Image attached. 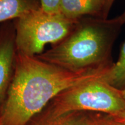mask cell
Segmentation results:
<instances>
[{"label": "cell", "instance_id": "1", "mask_svg": "<svg viewBox=\"0 0 125 125\" xmlns=\"http://www.w3.org/2000/svg\"><path fill=\"white\" fill-rule=\"evenodd\" d=\"M109 70L72 72L36 56L17 53L13 77L0 109V120L4 125H29L60 92L105 77Z\"/></svg>", "mask_w": 125, "mask_h": 125}, {"label": "cell", "instance_id": "2", "mask_svg": "<svg viewBox=\"0 0 125 125\" xmlns=\"http://www.w3.org/2000/svg\"><path fill=\"white\" fill-rule=\"evenodd\" d=\"M123 25L119 16L84 17L65 38L36 57L72 72L111 68L113 47Z\"/></svg>", "mask_w": 125, "mask_h": 125}, {"label": "cell", "instance_id": "3", "mask_svg": "<svg viewBox=\"0 0 125 125\" xmlns=\"http://www.w3.org/2000/svg\"><path fill=\"white\" fill-rule=\"evenodd\" d=\"M104 78L86 81L60 92L33 120L45 121L71 112H100L111 116L125 112L121 90Z\"/></svg>", "mask_w": 125, "mask_h": 125}, {"label": "cell", "instance_id": "4", "mask_svg": "<svg viewBox=\"0 0 125 125\" xmlns=\"http://www.w3.org/2000/svg\"><path fill=\"white\" fill-rule=\"evenodd\" d=\"M77 21L61 13H48L41 7L28 12L13 22L17 53L29 56L41 54L46 45L53 46L65 38Z\"/></svg>", "mask_w": 125, "mask_h": 125}, {"label": "cell", "instance_id": "5", "mask_svg": "<svg viewBox=\"0 0 125 125\" xmlns=\"http://www.w3.org/2000/svg\"><path fill=\"white\" fill-rule=\"evenodd\" d=\"M10 21L0 27V109L13 77L17 54L15 26Z\"/></svg>", "mask_w": 125, "mask_h": 125}, {"label": "cell", "instance_id": "6", "mask_svg": "<svg viewBox=\"0 0 125 125\" xmlns=\"http://www.w3.org/2000/svg\"><path fill=\"white\" fill-rule=\"evenodd\" d=\"M115 0H62L60 13L70 19L108 18Z\"/></svg>", "mask_w": 125, "mask_h": 125}, {"label": "cell", "instance_id": "7", "mask_svg": "<svg viewBox=\"0 0 125 125\" xmlns=\"http://www.w3.org/2000/svg\"><path fill=\"white\" fill-rule=\"evenodd\" d=\"M40 7V0H0V23L15 20Z\"/></svg>", "mask_w": 125, "mask_h": 125}, {"label": "cell", "instance_id": "8", "mask_svg": "<svg viewBox=\"0 0 125 125\" xmlns=\"http://www.w3.org/2000/svg\"><path fill=\"white\" fill-rule=\"evenodd\" d=\"M89 112H71L45 121H33L30 125H89L93 115Z\"/></svg>", "mask_w": 125, "mask_h": 125}, {"label": "cell", "instance_id": "9", "mask_svg": "<svg viewBox=\"0 0 125 125\" xmlns=\"http://www.w3.org/2000/svg\"><path fill=\"white\" fill-rule=\"evenodd\" d=\"M104 79L118 89H125V40L119 49L116 62H114Z\"/></svg>", "mask_w": 125, "mask_h": 125}, {"label": "cell", "instance_id": "10", "mask_svg": "<svg viewBox=\"0 0 125 125\" xmlns=\"http://www.w3.org/2000/svg\"><path fill=\"white\" fill-rule=\"evenodd\" d=\"M41 8L51 13H60L62 0H40Z\"/></svg>", "mask_w": 125, "mask_h": 125}, {"label": "cell", "instance_id": "11", "mask_svg": "<svg viewBox=\"0 0 125 125\" xmlns=\"http://www.w3.org/2000/svg\"><path fill=\"white\" fill-rule=\"evenodd\" d=\"M89 125H112L110 116H106L93 115Z\"/></svg>", "mask_w": 125, "mask_h": 125}, {"label": "cell", "instance_id": "12", "mask_svg": "<svg viewBox=\"0 0 125 125\" xmlns=\"http://www.w3.org/2000/svg\"><path fill=\"white\" fill-rule=\"evenodd\" d=\"M112 125H125V112L115 116H111Z\"/></svg>", "mask_w": 125, "mask_h": 125}, {"label": "cell", "instance_id": "13", "mask_svg": "<svg viewBox=\"0 0 125 125\" xmlns=\"http://www.w3.org/2000/svg\"><path fill=\"white\" fill-rule=\"evenodd\" d=\"M119 18L121 19V21L123 24H125V9L123 10V12L119 16H118Z\"/></svg>", "mask_w": 125, "mask_h": 125}, {"label": "cell", "instance_id": "14", "mask_svg": "<svg viewBox=\"0 0 125 125\" xmlns=\"http://www.w3.org/2000/svg\"><path fill=\"white\" fill-rule=\"evenodd\" d=\"M121 91L122 94L123 98H124V99L125 100V90H121Z\"/></svg>", "mask_w": 125, "mask_h": 125}, {"label": "cell", "instance_id": "15", "mask_svg": "<svg viewBox=\"0 0 125 125\" xmlns=\"http://www.w3.org/2000/svg\"><path fill=\"white\" fill-rule=\"evenodd\" d=\"M0 125H3V123H2V122H1V120H0Z\"/></svg>", "mask_w": 125, "mask_h": 125}]
</instances>
